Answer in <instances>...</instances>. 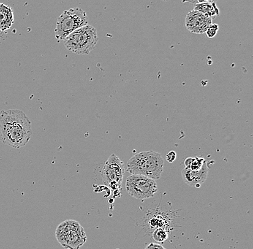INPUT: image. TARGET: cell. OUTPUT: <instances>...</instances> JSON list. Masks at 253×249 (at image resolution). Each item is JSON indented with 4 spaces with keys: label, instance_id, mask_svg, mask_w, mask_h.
<instances>
[{
    "label": "cell",
    "instance_id": "6da1fadb",
    "mask_svg": "<svg viewBox=\"0 0 253 249\" xmlns=\"http://www.w3.org/2000/svg\"><path fill=\"white\" fill-rule=\"evenodd\" d=\"M32 136L31 122L23 111L9 109L0 113V141L12 148L25 147Z\"/></svg>",
    "mask_w": 253,
    "mask_h": 249
},
{
    "label": "cell",
    "instance_id": "7a4b0ae2",
    "mask_svg": "<svg viewBox=\"0 0 253 249\" xmlns=\"http://www.w3.org/2000/svg\"><path fill=\"white\" fill-rule=\"evenodd\" d=\"M164 161L159 153L154 151L141 152L134 155L126 164V171L132 174L158 179L164 171Z\"/></svg>",
    "mask_w": 253,
    "mask_h": 249
},
{
    "label": "cell",
    "instance_id": "3957f363",
    "mask_svg": "<svg viewBox=\"0 0 253 249\" xmlns=\"http://www.w3.org/2000/svg\"><path fill=\"white\" fill-rule=\"evenodd\" d=\"M97 31L92 25H87L66 36L63 40L65 47L71 53L78 55H88L97 44Z\"/></svg>",
    "mask_w": 253,
    "mask_h": 249
},
{
    "label": "cell",
    "instance_id": "277c9868",
    "mask_svg": "<svg viewBox=\"0 0 253 249\" xmlns=\"http://www.w3.org/2000/svg\"><path fill=\"white\" fill-rule=\"evenodd\" d=\"M88 25L86 12L81 8L67 9L61 14L56 22L55 36L58 41H63L72 32Z\"/></svg>",
    "mask_w": 253,
    "mask_h": 249
},
{
    "label": "cell",
    "instance_id": "5b68a950",
    "mask_svg": "<svg viewBox=\"0 0 253 249\" xmlns=\"http://www.w3.org/2000/svg\"><path fill=\"white\" fill-rule=\"evenodd\" d=\"M55 236L61 245L67 249H79L87 239L84 230L75 220H66L61 223Z\"/></svg>",
    "mask_w": 253,
    "mask_h": 249
},
{
    "label": "cell",
    "instance_id": "8992f818",
    "mask_svg": "<svg viewBox=\"0 0 253 249\" xmlns=\"http://www.w3.org/2000/svg\"><path fill=\"white\" fill-rule=\"evenodd\" d=\"M126 187L128 194L137 199L152 198L157 193L156 180L139 174H132L126 178Z\"/></svg>",
    "mask_w": 253,
    "mask_h": 249
},
{
    "label": "cell",
    "instance_id": "52a82bcc",
    "mask_svg": "<svg viewBox=\"0 0 253 249\" xmlns=\"http://www.w3.org/2000/svg\"><path fill=\"white\" fill-rule=\"evenodd\" d=\"M125 166L115 154L111 155L102 171L103 182L113 190L120 188L124 176Z\"/></svg>",
    "mask_w": 253,
    "mask_h": 249
},
{
    "label": "cell",
    "instance_id": "ba28073f",
    "mask_svg": "<svg viewBox=\"0 0 253 249\" xmlns=\"http://www.w3.org/2000/svg\"><path fill=\"white\" fill-rule=\"evenodd\" d=\"M213 20L210 17H207L203 14L192 10L186 15L185 19V25L188 31L195 34L205 33Z\"/></svg>",
    "mask_w": 253,
    "mask_h": 249
},
{
    "label": "cell",
    "instance_id": "9c48e42d",
    "mask_svg": "<svg viewBox=\"0 0 253 249\" xmlns=\"http://www.w3.org/2000/svg\"><path fill=\"white\" fill-rule=\"evenodd\" d=\"M208 170L207 162L204 164L202 169L199 170L193 171L188 168H185L182 171L183 182L189 186L200 187L207 179Z\"/></svg>",
    "mask_w": 253,
    "mask_h": 249
},
{
    "label": "cell",
    "instance_id": "30bf717a",
    "mask_svg": "<svg viewBox=\"0 0 253 249\" xmlns=\"http://www.w3.org/2000/svg\"><path fill=\"white\" fill-rule=\"evenodd\" d=\"M15 21L12 8L4 4H0V31L9 30Z\"/></svg>",
    "mask_w": 253,
    "mask_h": 249
},
{
    "label": "cell",
    "instance_id": "8fae6325",
    "mask_svg": "<svg viewBox=\"0 0 253 249\" xmlns=\"http://www.w3.org/2000/svg\"><path fill=\"white\" fill-rule=\"evenodd\" d=\"M194 10L197 11L200 13L203 14L207 17L213 19L217 17L220 14L219 8L215 2L202 3V4H195Z\"/></svg>",
    "mask_w": 253,
    "mask_h": 249
},
{
    "label": "cell",
    "instance_id": "7c38bea8",
    "mask_svg": "<svg viewBox=\"0 0 253 249\" xmlns=\"http://www.w3.org/2000/svg\"><path fill=\"white\" fill-rule=\"evenodd\" d=\"M205 162V160L200 157H194V158L191 157V158H186V161H184V164L186 168L191 170L197 171L202 169Z\"/></svg>",
    "mask_w": 253,
    "mask_h": 249
},
{
    "label": "cell",
    "instance_id": "4fadbf2b",
    "mask_svg": "<svg viewBox=\"0 0 253 249\" xmlns=\"http://www.w3.org/2000/svg\"><path fill=\"white\" fill-rule=\"evenodd\" d=\"M164 216H161V215H155L153 218H150L149 220V225L150 228H153V229H156V228H164L167 229L168 223L167 219L164 218Z\"/></svg>",
    "mask_w": 253,
    "mask_h": 249
},
{
    "label": "cell",
    "instance_id": "5bb4252c",
    "mask_svg": "<svg viewBox=\"0 0 253 249\" xmlns=\"http://www.w3.org/2000/svg\"><path fill=\"white\" fill-rule=\"evenodd\" d=\"M153 239L156 241V242L160 243V244H163L167 240L168 236H169V234H168L167 229L164 228H156L153 231Z\"/></svg>",
    "mask_w": 253,
    "mask_h": 249
},
{
    "label": "cell",
    "instance_id": "9a60e30c",
    "mask_svg": "<svg viewBox=\"0 0 253 249\" xmlns=\"http://www.w3.org/2000/svg\"><path fill=\"white\" fill-rule=\"evenodd\" d=\"M219 31V25H218L217 24L212 23L209 26V28H207L205 33H206V36H207V37L209 38V39H213V38L216 36Z\"/></svg>",
    "mask_w": 253,
    "mask_h": 249
},
{
    "label": "cell",
    "instance_id": "2e32d148",
    "mask_svg": "<svg viewBox=\"0 0 253 249\" xmlns=\"http://www.w3.org/2000/svg\"><path fill=\"white\" fill-rule=\"evenodd\" d=\"M216 0H182L183 3H191V4H202V3L215 2Z\"/></svg>",
    "mask_w": 253,
    "mask_h": 249
},
{
    "label": "cell",
    "instance_id": "e0dca14e",
    "mask_svg": "<svg viewBox=\"0 0 253 249\" xmlns=\"http://www.w3.org/2000/svg\"><path fill=\"white\" fill-rule=\"evenodd\" d=\"M176 153L175 151H170L166 155V161L169 163H173L176 159Z\"/></svg>",
    "mask_w": 253,
    "mask_h": 249
},
{
    "label": "cell",
    "instance_id": "ac0fdd59",
    "mask_svg": "<svg viewBox=\"0 0 253 249\" xmlns=\"http://www.w3.org/2000/svg\"><path fill=\"white\" fill-rule=\"evenodd\" d=\"M145 249H166L163 247L161 244H155V243H150L148 244Z\"/></svg>",
    "mask_w": 253,
    "mask_h": 249
},
{
    "label": "cell",
    "instance_id": "d6986e66",
    "mask_svg": "<svg viewBox=\"0 0 253 249\" xmlns=\"http://www.w3.org/2000/svg\"><path fill=\"white\" fill-rule=\"evenodd\" d=\"M161 1H170V0H161Z\"/></svg>",
    "mask_w": 253,
    "mask_h": 249
}]
</instances>
